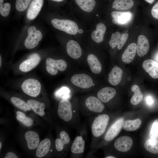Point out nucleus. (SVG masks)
Returning <instances> with one entry per match:
<instances>
[{"instance_id": "16", "label": "nucleus", "mask_w": 158, "mask_h": 158, "mask_svg": "<svg viewBox=\"0 0 158 158\" xmlns=\"http://www.w3.org/2000/svg\"><path fill=\"white\" fill-rule=\"evenodd\" d=\"M43 4V0H33L28 9L26 16L29 20L35 19L40 12Z\"/></svg>"}, {"instance_id": "9", "label": "nucleus", "mask_w": 158, "mask_h": 158, "mask_svg": "<svg viewBox=\"0 0 158 158\" xmlns=\"http://www.w3.org/2000/svg\"><path fill=\"white\" fill-rule=\"evenodd\" d=\"M71 83L75 86L84 89L88 88L93 85V81L91 78L84 73L75 74L71 79Z\"/></svg>"}, {"instance_id": "34", "label": "nucleus", "mask_w": 158, "mask_h": 158, "mask_svg": "<svg viewBox=\"0 0 158 158\" xmlns=\"http://www.w3.org/2000/svg\"><path fill=\"white\" fill-rule=\"evenodd\" d=\"M16 115L17 120L25 126L30 127L32 125V120L30 118L26 117L24 113L20 111H17Z\"/></svg>"}, {"instance_id": "46", "label": "nucleus", "mask_w": 158, "mask_h": 158, "mask_svg": "<svg viewBox=\"0 0 158 158\" xmlns=\"http://www.w3.org/2000/svg\"><path fill=\"white\" fill-rule=\"evenodd\" d=\"M52 0L54 1H56V2H60L64 0Z\"/></svg>"}, {"instance_id": "21", "label": "nucleus", "mask_w": 158, "mask_h": 158, "mask_svg": "<svg viewBox=\"0 0 158 158\" xmlns=\"http://www.w3.org/2000/svg\"><path fill=\"white\" fill-rule=\"evenodd\" d=\"M25 137L28 147L30 150H33L37 147L39 143L40 138L37 133L32 131H29L25 134Z\"/></svg>"}, {"instance_id": "40", "label": "nucleus", "mask_w": 158, "mask_h": 158, "mask_svg": "<svg viewBox=\"0 0 158 158\" xmlns=\"http://www.w3.org/2000/svg\"><path fill=\"white\" fill-rule=\"evenodd\" d=\"M145 101L147 104L149 106H152L154 102L153 98L150 95H147L145 97Z\"/></svg>"}, {"instance_id": "7", "label": "nucleus", "mask_w": 158, "mask_h": 158, "mask_svg": "<svg viewBox=\"0 0 158 158\" xmlns=\"http://www.w3.org/2000/svg\"><path fill=\"white\" fill-rule=\"evenodd\" d=\"M46 69L47 72L52 75H56L58 70L63 71L67 67L66 61L63 59L55 60L48 58L46 60Z\"/></svg>"}, {"instance_id": "38", "label": "nucleus", "mask_w": 158, "mask_h": 158, "mask_svg": "<svg viewBox=\"0 0 158 158\" xmlns=\"http://www.w3.org/2000/svg\"><path fill=\"white\" fill-rule=\"evenodd\" d=\"M11 6L10 3H6L0 5V13L4 17L8 16L10 12Z\"/></svg>"}, {"instance_id": "25", "label": "nucleus", "mask_w": 158, "mask_h": 158, "mask_svg": "<svg viewBox=\"0 0 158 158\" xmlns=\"http://www.w3.org/2000/svg\"><path fill=\"white\" fill-rule=\"evenodd\" d=\"M87 61L91 71L96 74L99 73L102 70V64L97 56L91 54L87 58Z\"/></svg>"}, {"instance_id": "31", "label": "nucleus", "mask_w": 158, "mask_h": 158, "mask_svg": "<svg viewBox=\"0 0 158 158\" xmlns=\"http://www.w3.org/2000/svg\"><path fill=\"white\" fill-rule=\"evenodd\" d=\"M142 123V121L140 118L134 120H127L123 122V127L124 129L127 131H133L138 128Z\"/></svg>"}, {"instance_id": "37", "label": "nucleus", "mask_w": 158, "mask_h": 158, "mask_svg": "<svg viewBox=\"0 0 158 158\" xmlns=\"http://www.w3.org/2000/svg\"><path fill=\"white\" fill-rule=\"evenodd\" d=\"M149 135L151 139H158V119L155 120L152 124Z\"/></svg>"}, {"instance_id": "5", "label": "nucleus", "mask_w": 158, "mask_h": 158, "mask_svg": "<svg viewBox=\"0 0 158 158\" xmlns=\"http://www.w3.org/2000/svg\"><path fill=\"white\" fill-rule=\"evenodd\" d=\"M41 85L37 80L33 78L25 80L21 85L23 91L27 95L32 97L38 96L41 91Z\"/></svg>"}, {"instance_id": "22", "label": "nucleus", "mask_w": 158, "mask_h": 158, "mask_svg": "<svg viewBox=\"0 0 158 158\" xmlns=\"http://www.w3.org/2000/svg\"><path fill=\"white\" fill-rule=\"evenodd\" d=\"M137 51V45L134 43L130 44L123 52L122 56V61L126 63L132 62Z\"/></svg>"}, {"instance_id": "10", "label": "nucleus", "mask_w": 158, "mask_h": 158, "mask_svg": "<svg viewBox=\"0 0 158 158\" xmlns=\"http://www.w3.org/2000/svg\"><path fill=\"white\" fill-rule=\"evenodd\" d=\"M124 119L120 118L114 122L109 127L104 136V140L109 142L113 140L118 134L122 127Z\"/></svg>"}, {"instance_id": "41", "label": "nucleus", "mask_w": 158, "mask_h": 158, "mask_svg": "<svg viewBox=\"0 0 158 158\" xmlns=\"http://www.w3.org/2000/svg\"><path fill=\"white\" fill-rule=\"evenodd\" d=\"M18 157L13 152H9L6 154L5 158H17Z\"/></svg>"}, {"instance_id": "19", "label": "nucleus", "mask_w": 158, "mask_h": 158, "mask_svg": "<svg viewBox=\"0 0 158 158\" xmlns=\"http://www.w3.org/2000/svg\"><path fill=\"white\" fill-rule=\"evenodd\" d=\"M116 93V91L114 88L106 87L102 88L98 92L97 97L102 102L106 103L113 99Z\"/></svg>"}, {"instance_id": "14", "label": "nucleus", "mask_w": 158, "mask_h": 158, "mask_svg": "<svg viewBox=\"0 0 158 158\" xmlns=\"http://www.w3.org/2000/svg\"><path fill=\"white\" fill-rule=\"evenodd\" d=\"M128 38L127 35L125 34L121 35L118 32L113 33L109 41V45L114 49L117 45L118 50L121 49Z\"/></svg>"}, {"instance_id": "48", "label": "nucleus", "mask_w": 158, "mask_h": 158, "mask_svg": "<svg viewBox=\"0 0 158 158\" xmlns=\"http://www.w3.org/2000/svg\"><path fill=\"white\" fill-rule=\"evenodd\" d=\"M4 0H0V5L2 4Z\"/></svg>"}, {"instance_id": "24", "label": "nucleus", "mask_w": 158, "mask_h": 158, "mask_svg": "<svg viewBox=\"0 0 158 158\" xmlns=\"http://www.w3.org/2000/svg\"><path fill=\"white\" fill-rule=\"evenodd\" d=\"M60 138L56 139L55 141V148L58 152L62 151L64 146L69 144L71 139L68 134L65 131H61L59 134Z\"/></svg>"}, {"instance_id": "12", "label": "nucleus", "mask_w": 158, "mask_h": 158, "mask_svg": "<svg viewBox=\"0 0 158 158\" xmlns=\"http://www.w3.org/2000/svg\"><path fill=\"white\" fill-rule=\"evenodd\" d=\"M113 23L117 25H123L128 23L131 20L132 14L130 12L118 11H112L111 13Z\"/></svg>"}, {"instance_id": "13", "label": "nucleus", "mask_w": 158, "mask_h": 158, "mask_svg": "<svg viewBox=\"0 0 158 158\" xmlns=\"http://www.w3.org/2000/svg\"><path fill=\"white\" fill-rule=\"evenodd\" d=\"M133 140L128 136H123L118 138L115 141L114 146L118 151L126 152L130 149L132 144Z\"/></svg>"}, {"instance_id": "45", "label": "nucleus", "mask_w": 158, "mask_h": 158, "mask_svg": "<svg viewBox=\"0 0 158 158\" xmlns=\"http://www.w3.org/2000/svg\"><path fill=\"white\" fill-rule=\"evenodd\" d=\"M83 32V30L81 29H79L78 30V32L79 33H81Z\"/></svg>"}, {"instance_id": "26", "label": "nucleus", "mask_w": 158, "mask_h": 158, "mask_svg": "<svg viewBox=\"0 0 158 158\" xmlns=\"http://www.w3.org/2000/svg\"><path fill=\"white\" fill-rule=\"evenodd\" d=\"M51 145V140L46 138L42 141L39 144L36 150V155L38 158H41L48 152Z\"/></svg>"}, {"instance_id": "6", "label": "nucleus", "mask_w": 158, "mask_h": 158, "mask_svg": "<svg viewBox=\"0 0 158 158\" xmlns=\"http://www.w3.org/2000/svg\"><path fill=\"white\" fill-rule=\"evenodd\" d=\"M28 36L24 42L25 47L28 49H32L36 47L42 40V35L39 30H36L34 26H31L28 29Z\"/></svg>"}, {"instance_id": "3", "label": "nucleus", "mask_w": 158, "mask_h": 158, "mask_svg": "<svg viewBox=\"0 0 158 158\" xmlns=\"http://www.w3.org/2000/svg\"><path fill=\"white\" fill-rule=\"evenodd\" d=\"M97 97L90 96L87 98L85 102V110L81 112L86 116L95 115L102 113L104 110V104Z\"/></svg>"}, {"instance_id": "29", "label": "nucleus", "mask_w": 158, "mask_h": 158, "mask_svg": "<svg viewBox=\"0 0 158 158\" xmlns=\"http://www.w3.org/2000/svg\"><path fill=\"white\" fill-rule=\"evenodd\" d=\"M75 3L83 11L87 12L92 11L96 5L95 0H75Z\"/></svg>"}, {"instance_id": "35", "label": "nucleus", "mask_w": 158, "mask_h": 158, "mask_svg": "<svg viewBox=\"0 0 158 158\" xmlns=\"http://www.w3.org/2000/svg\"><path fill=\"white\" fill-rule=\"evenodd\" d=\"M70 90L67 87L63 86L55 93V96L62 99H68L70 97Z\"/></svg>"}, {"instance_id": "33", "label": "nucleus", "mask_w": 158, "mask_h": 158, "mask_svg": "<svg viewBox=\"0 0 158 158\" xmlns=\"http://www.w3.org/2000/svg\"><path fill=\"white\" fill-rule=\"evenodd\" d=\"M11 100L12 104L18 109L25 111L30 110L31 108L27 103L15 97H12Z\"/></svg>"}, {"instance_id": "42", "label": "nucleus", "mask_w": 158, "mask_h": 158, "mask_svg": "<svg viewBox=\"0 0 158 158\" xmlns=\"http://www.w3.org/2000/svg\"><path fill=\"white\" fill-rule=\"evenodd\" d=\"M154 59L155 61L158 63V52L155 54Z\"/></svg>"}, {"instance_id": "4", "label": "nucleus", "mask_w": 158, "mask_h": 158, "mask_svg": "<svg viewBox=\"0 0 158 158\" xmlns=\"http://www.w3.org/2000/svg\"><path fill=\"white\" fill-rule=\"evenodd\" d=\"M51 23L56 28L68 34L75 35L78 32L79 29L77 24L71 20L54 19Z\"/></svg>"}, {"instance_id": "20", "label": "nucleus", "mask_w": 158, "mask_h": 158, "mask_svg": "<svg viewBox=\"0 0 158 158\" xmlns=\"http://www.w3.org/2000/svg\"><path fill=\"white\" fill-rule=\"evenodd\" d=\"M123 74L122 70L116 66L114 67L109 73L108 81L112 85L116 86L121 82Z\"/></svg>"}, {"instance_id": "8", "label": "nucleus", "mask_w": 158, "mask_h": 158, "mask_svg": "<svg viewBox=\"0 0 158 158\" xmlns=\"http://www.w3.org/2000/svg\"><path fill=\"white\" fill-rule=\"evenodd\" d=\"M85 140L81 135H77L71 143L70 151L71 157H81L84 153L85 148Z\"/></svg>"}, {"instance_id": "49", "label": "nucleus", "mask_w": 158, "mask_h": 158, "mask_svg": "<svg viewBox=\"0 0 158 158\" xmlns=\"http://www.w3.org/2000/svg\"><path fill=\"white\" fill-rule=\"evenodd\" d=\"M1 142H0V150H1Z\"/></svg>"}, {"instance_id": "36", "label": "nucleus", "mask_w": 158, "mask_h": 158, "mask_svg": "<svg viewBox=\"0 0 158 158\" xmlns=\"http://www.w3.org/2000/svg\"><path fill=\"white\" fill-rule=\"evenodd\" d=\"M31 0H16L15 3L16 8L19 11H23L27 8Z\"/></svg>"}, {"instance_id": "28", "label": "nucleus", "mask_w": 158, "mask_h": 158, "mask_svg": "<svg viewBox=\"0 0 158 158\" xmlns=\"http://www.w3.org/2000/svg\"><path fill=\"white\" fill-rule=\"evenodd\" d=\"M134 5L133 0H114L112 3V8L119 10H127Z\"/></svg>"}, {"instance_id": "32", "label": "nucleus", "mask_w": 158, "mask_h": 158, "mask_svg": "<svg viewBox=\"0 0 158 158\" xmlns=\"http://www.w3.org/2000/svg\"><path fill=\"white\" fill-rule=\"evenodd\" d=\"M144 147L150 153L158 154V140L150 138L147 140L144 143Z\"/></svg>"}, {"instance_id": "44", "label": "nucleus", "mask_w": 158, "mask_h": 158, "mask_svg": "<svg viewBox=\"0 0 158 158\" xmlns=\"http://www.w3.org/2000/svg\"><path fill=\"white\" fill-rule=\"evenodd\" d=\"M106 158H115L116 157H115L114 156H108L106 157H105Z\"/></svg>"}, {"instance_id": "2", "label": "nucleus", "mask_w": 158, "mask_h": 158, "mask_svg": "<svg viewBox=\"0 0 158 158\" xmlns=\"http://www.w3.org/2000/svg\"><path fill=\"white\" fill-rule=\"evenodd\" d=\"M110 117L107 114H98L94 118L91 123L92 140L91 147L95 148L96 141L105 133L109 124Z\"/></svg>"}, {"instance_id": "27", "label": "nucleus", "mask_w": 158, "mask_h": 158, "mask_svg": "<svg viewBox=\"0 0 158 158\" xmlns=\"http://www.w3.org/2000/svg\"><path fill=\"white\" fill-rule=\"evenodd\" d=\"M31 108L37 114L41 116L45 114L44 111L45 105L43 103H41L37 100L30 99L27 102Z\"/></svg>"}, {"instance_id": "39", "label": "nucleus", "mask_w": 158, "mask_h": 158, "mask_svg": "<svg viewBox=\"0 0 158 158\" xmlns=\"http://www.w3.org/2000/svg\"><path fill=\"white\" fill-rule=\"evenodd\" d=\"M151 13L152 16L155 19L158 20V1L152 7Z\"/></svg>"}, {"instance_id": "15", "label": "nucleus", "mask_w": 158, "mask_h": 158, "mask_svg": "<svg viewBox=\"0 0 158 158\" xmlns=\"http://www.w3.org/2000/svg\"><path fill=\"white\" fill-rule=\"evenodd\" d=\"M142 67L152 78H158V62L152 59H146L143 61Z\"/></svg>"}, {"instance_id": "17", "label": "nucleus", "mask_w": 158, "mask_h": 158, "mask_svg": "<svg viewBox=\"0 0 158 158\" xmlns=\"http://www.w3.org/2000/svg\"><path fill=\"white\" fill-rule=\"evenodd\" d=\"M66 50L68 55L73 59H78L82 55V50L80 46L74 40H70L68 42Z\"/></svg>"}, {"instance_id": "11", "label": "nucleus", "mask_w": 158, "mask_h": 158, "mask_svg": "<svg viewBox=\"0 0 158 158\" xmlns=\"http://www.w3.org/2000/svg\"><path fill=\"white\" fill-rule=\"evenodd\" d=\"M41 57L37 53L32 54L28 58L23 61L19 66L20 70L24 72L29 71L35 67L39 63Z\"/></svg>"}, {"instance_id": "30", "label": "nucleus", "mask_w": 158, "mask_h": 158, "mask_svg": "<svg viewBox=\"0 0 158 158\" xmlns=\"http://www.w3.org/2000/svg\"><path fill=\"white\" fill-rule=\"evenodd\" d=\"M131 91L134 94L131 97L130 102L133 105L140 103L143 99V95L139 86L136 85H133L131 87Z\"/></svg>"}, {"instance_id": "18", "label": "nucleus", "mask_w": 158, "mask_h": 158, "mask_svg": "<svg viewBox=\"0 0 158 158\" xmlns=\"http://www.w3.org/2000/svg\"><path fill=\"white\" fill-rule=\"evenodd\" d=\"M150 48L147 38L144 35H140L138 38L137 44V52L138 55L142 57L147 54Z\"/></svg>"}, {"instance_id": "23", "label": "nucleus", "mask_w": 158, "mask_h": 158, "mask_svg": "<svg viewBox=\"0 0 158 158\" xmlns=\"http://www.w3.org/2000/svg\"><path fill=\"white\" fill-rule=\"evenodd\" d=\"M96 29L92 32L91 38L96 43H100L103 40L106 27L104 24L100 23L97 25Z\"/></svg>"}, {"instance_id": "1", "label": "nucleus", "mask_w": 158, "mask_h": 158, "mask_svg": "<svg viewBox=\"0 0 158 158\" xmlns=\"http://www.w3.org/2000/svg\"><path fill=\"white\" fill-rule=\"evenodd\" d=\"M57 114L65 122L71 123L72 126L77 125L80 121L79 112L73 109L68 99H62L59 102Z\"/></svg>"}, {"instance_id": "43", "label": "nucleus", "mask_w": 158, "mask_h": 158, "mask_svg": "<svg viewBox=\"0 0 158 158\" xmlns=\"http://www.w3.org/2000/svg\"><path fill=\"white\" fill-rule=\"evenodd\" d=\"M147 2L151 4L155 0H145Z\"/></svg>"}, {"instance_id": "47", "label": "nucleus", "mask_w": 158, "mask_h": 158, "mask_svg": "<svg viewBox=\"0 0 158 158\" xmlns=\"http://www.w3.org/2000/svg\"><path fill=\"white\" fill-rule=\"evenodd\" d=\"M0 66L1 67V55H0Z\"/></svg>"}]
</instances>
